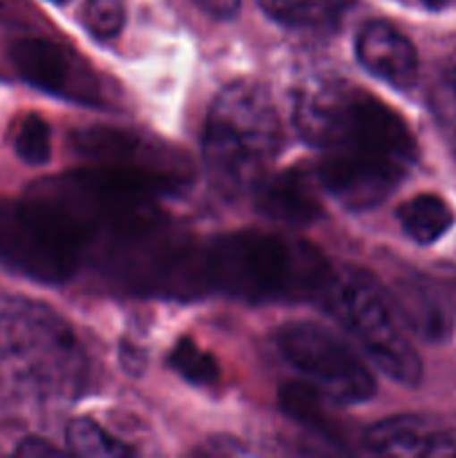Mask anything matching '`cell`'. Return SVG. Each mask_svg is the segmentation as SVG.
<instances>
[{
    "label": "cell",
    "mask_w": 456,
    "mask_h": 458,
    "mask_svg": "<svg viewBox=\"0 0 456 458\" xmlns=\"http://www.w3.org/2000/svg\"><path fill=\"white\" fill-rule=\"evenodd\" d=\"M331 268L320 250L291 237L237 231L195 244L192 293H224L246 302L322 295Z\"/></svg>",
    "instance_id": "6da1fadb"
},
{
    "label": "cell",
    "mask_w": 456,
    "mask_h": 458,
    "mask_svg": "<svg viewBox=\"0 0 456 458\" xmlns=\"http://www.w3.org/2000/svg\"><path fill=\"white\" fill-rule=\"evenodd\" d=\"M88 358L54 309L0 298V392L18 401L56 403L85 387Z\"/></svg>",
    "instance_id": "7a4b0ae2"
},
{
    "label": "cell",
    "mask_w": 456,
    "mask_h": 458,
    "mask_svg": "<svg viewBox=\"0 0 456 458\" xmlns=\"http://www.w3.org/2000/svg\"><path fill=\"white\" fill-rule=\"evenodd\" d=\"M282 148L275 103L262 85L237 81L215 98L204 132V159L215 186L244 192L266 177Z\"/></svg>",
    "instance_id": "3957f363"
},
{
    "label": "cell",
    "mask_w": 456,
    "mask_h": 458,
    "mask_svg": "<svg viewBox=\"0 0 456 458\" xmlns=\"http://www.w3.org/2000/svg\"><path fill=\"white\" fill-rule=\"evenodd\" d=\"M89 244L74 222L38 195L0 199V267L43 284L79 273Z\"/></svg>",
    "instance_id": "277c9868"
},
{
    "label": "cell",
    "mask_w": 456,
    "mask_h": 458,
    "mask_svg": "<svg viewBox=\"0 0 456 458\" xmlns=\"http://www.w3.org/2000/svg\"><path fill=\"white\" fill-rule=\"evenodd\" d=\"M322 298L380 371L410 387L420 383L423 365L418 353L378 280L362 268L342 267L331 271Z\"/></svg>",
    "instance_id": "5b68a950"
},
{
    "label": "cell",
    "mask_w": 456,
    "mask_h": 458,
    "mask_svg": "<svg viewBox=\"0 0 456 458\" xmlns=\"http://www.w3.org/2000/svg\"><path fill=\"white\" fill-rule=\"evenodd\" d=\"M282 358L331 403H362L376 380L360 356L340 335L316 322H291L275 335Z\"/></svg>",
    "instance_id": "8992f818"
},
{
    "label": "cell",
    "mask_w": 456,
    "mask_h": 458,
    "mask_svg": "<svg viewBox=\"0 0 456 458\" xmlns=\"http://www.w3.org/2000/svg\"><path fill=\"white\" fill-rule=\"evenodd\" d=\"M407 170L398 161L365 148H331L317 168L320 186L349 210H369L383 204Z\"/></svg>",
    "instance_id": "52a82bcc"
},
{
    "label": "cell",
    "mask_w": 456,
    "mask_h": 458,
    "mask_svg": "<svg viewBox=\"0 0 456 458\" xmlns=\"http://www.w3.org/2000/svg\"><path fill=\"white\" fill-rule=\"evenodd\" d=\"M9 56L18 74L45 92L79 103H94L98 98V85L92 72L70 49L52 40H16Z\"/></svg>",
    "instance_id": "ba28073f"
},
{
    "label": "cell",
    "mask_w": 456,
    "mask_h": 458,
    "mask_svg": "<svg viewBox=\"0 0 456 458\" xmlns=\"http://www.w3.org/2000/svg\"><path fill=\"white\" fill-rule=\"evenodd\" d=\"M356 56L369 74L398 89H407L418 76V54L411 40L384 21H371L356 36Z\"/></svg>",
    "instance_id": "9c48e42d"
},
{
    "label": "cell",
    "mask_w": 456,
    "mask_h": 458,
    "mask_svg": "<svg viewBox=\"0 0 456 458\" xmlns=\"http://www.w3.org/2000/svg\"><path fill=\"white\" fill-rule=\"evenodd\" d=\"M320 179L304 173L302 168H289L284 173L264 177L255 186V204L259 213L275 222L304 226L322 217Z\"/></svg>",
    "instance_id": "30bf717a"
},
{
    "label": "cell",
    "mask_w": 456,
    "mask_h": 458,
    "mask_svg": "<svg viewBox=\"0 0 456 458\" xmlns=\"http://www.w3.org/2000/svg\"><path fill=\"white\" fill-rule=\"evenodd\" d=\"M393 309L402 325L416 335L441 340L450 334L454 320V304L445 291L429 277H402L393 286Z\"/></svg>",
    "instance_id": "8fae6325"
},
{
    "label": "cell",
    "mask_w": 456,
    "mask_h": 458,
    "mask_svg": "<svg viewBox=\"0 0 456 458\" xmlns=\"http://www.w3.org/2000/svg\"><path fill=\"white\" fill-rule=\"evenodd\" d=\"M365 445L380 456H450L454 438L420 416H392L365 434Z\"/></svg>",
    "instance_id": "7c38bea8"
},
{
    "label": "cell",
    "mask_w": 456,
    "mask_h": 458,
    "mask_svg": "<svg viewBox=\"0 0 456 458\" xmlns=\"http://www.w3.org/2000/svg\"><path fill=\"white\" fill-rule=\"evenodd\" d=\"M74 148L80 157L94 161L97 165H125V168L152 170V173H168L155 164V155L143 146L141 139L132 132L116 128H85L74 137Z\"/></svg>",
    "instance_id": "4fadbf2b"
},
{
    "label": "cell",
    "mask_w": 456,
    "mask_h": 458,
    "mask_svg": "<svg viewBox=\"0 0 456 458\" xmlns=\"http://www.w3.org/2000/svg\"><path fill=\"white\" fill-rule=\"evenodd\" d=\"M398 219L407 235L418 244H432L450 231L454 213L438 195H416L398 208Z\"/></svg>",
    "instance_id": "5bb4252c"
},
{
    "label": "cell",
    "mask_w": 456,
    "mask_h": 458,
    "mask_svg": "<svg viewBox=\"0 0 456 458\" xmlns=\"http://www.w3.org/2000/svg\"><path fill=\"white\" fill-rule=\"evenodd\" d=\"M259 7L286 27H317L335 25L344 16L353 0H258Z\"/></svg>",
    "instance_id": "9a60e30c"
},
{
    "label": "cell",
    "mask_w": 456,
    "mask_h": 458,
    "mask_svg": "<svg viewBox=\"0 0 456 458\" xmlns=\"http://www.w3.org/2000/svg\"><path fill=\"white\" fill-rule=\"evenodd\" d=\"M322 401H329L325 394L317 392L311 385H286L280 394L282 410L302 425L311 428L317 434H334V423H331L326 407Z\"/></svg>",
    "instance_id": "2e32d148"
},
{
    "label": "cell",
    "mask_w": 456,
    "mask_h": 458,
    "mask_svg": "<svg viewBox=\"0 0 456 458\" xmlns=\"http://www.w3.org/2000/svg\"><path fill=\"white\" fill-rule=\"evenodd\" d=\"M170 365L179 376H183L188 383L197 385V387H208L219 378V365L213 353L204 352L190 338H182L174 344L173 353H170Z\"/></svg>",
    "instance_id": "e0dca14e"
},
{
    "label": "cell",
    "mask_w": 456,
    "mask_h": 458,
    "mask_svg": "<svg viewBox=\"0 0 456 458\" xmlns=\"http://www.w3.org/2000/svg\"><path fill=\"white\" fill-rule=\"evenodd\" d=\"M67 443L83 456H125L128 447L88 419H79L67 429Z\"/></svg>",
    "instance_id": "ac0fdd59"
},
{
    "label": "cell",
    "mask_w": 456,
    "mask_h": 458,
    "mask_svg": "<svg viewBox=\"0 0 456 458\" xmlns=\"http://www.w3.org/2000/svg\"><path fill=\"white\" fill-rule=\"evenodd\" d=\"M434 119L445 137L447 146L456 155V65L436 79L429 92Z\"/></svg>",
    "instance_id": "d6986e66"
},
{
    "label": "cell",
    "mask_w": 456,
    "mask_h": 458,
    "mask_svg": "<svg viewBox=\"0 0 456 458\" xmlns=\"http://www.w3.org/2000/svg\"><path fill=\"white\" fill-rule=\"evenodd\" d=\"M16 152L31 165H43L52 155V134L49 125L40 116H27L16 134Z\"/></svg>",
    "instance_id": "ffe728a7"
},
{
    "label": "cell",
    "mask_w": 456,
    "mask_h": 458,
    "mask_svg": "<svg viewBox=\"0 0 456 458\" xmlns=\"http://www.w3.org/2000/svg\"><path fill=\"white\" fill-rule=\"evenodd\" d=\"M83 22L98 40H110L123 30V0H88L83 7Z\"/></svg>",
    "instance_id": "44dd1931"
},
{
    "label": "cell",
    "mask_w": 456,
    "mask_h": 458,
    "mask_svg": "<svg viewBox=\"0 0 456 458\" xmlns=\"http://www.w3.org/2000/svg\"><path fill=\"white\" fill-rule=\"evenodd\" d=\"M197 7L201 9L208 16L219 18V21H226V18H232L240 9L241 0H195Z\"/></svg>",
    "instance_id": "7402d4cb"
},
{
    "label": "cell",
    "mask_w": 456,
    "mask_h": 458,
    "mask_svg": "<svg viewBox=\"0 0 456 458\" xmlns=\"http://www.w3.org/2000/svg\"><path fill=\"white\" fill-rule=\"evenodd\" d=\"M56 447L49 445V443L38 441V438H30V441L22 443L18 447V454H27V456H38V454H56Z\"/></svg>",
    "instance_id": "603a6c76"
},
{
    "label": "cell",
    "mask_w": 456,
    "mask_h": 458,
    "mask_svg": "<svg viewBox=\"0 0 456 458\" xmlns=\"http://www.w3.org/2000/svg\"><path fill=\"white\" fill-rule=\"evenodd\" d=\"M423 3H427V4H443V3H445V0H423Z\"/></svg>",
    "instance_id": "cb8c5ba5"
},
{
    "label": "cell",
    "mask_w": 456,
    "mask_h": 458,
    "mask_svg": "<svg viewBox=\"0 0 456 458\" xmlns=\"http://www.w3.org/2000/svg\"><path fill=\"white\" fill-rule=\"evenodd\" d=\"M54 3H67V0H54Z\"/></svg>",
    "instance_id": "d4e9b609"
}]
</instances>
